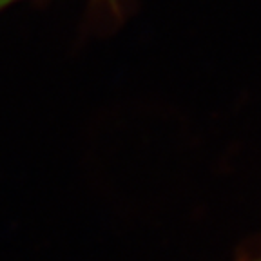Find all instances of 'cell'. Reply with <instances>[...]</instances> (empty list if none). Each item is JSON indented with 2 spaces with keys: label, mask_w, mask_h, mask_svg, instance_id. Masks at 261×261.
I'll return each mask as SVG.
<instances>
[{
  "label": "cell",
  "mask_w": 261,
  "mask_h": 261,
  "mask_svg": "<svg viewBox=\"0 0 261 261\" xmlns=\"http://www.w3.org/2000/svg\"><path fill=\"white\" fill-rule=\"evenodd\" d=\"M240 261H261V254H259V256H250V257H245V259H240Z\"/></svg>",
  "instance_id": "3957f363"
},
{
  "label": "cell",
  "mask_w": 261,
  "mask_h": 261,
  "mask_svg": "<svg viewBox=\"0 0 261 261\" xmlns=\"http://www.w3.org/2000/svg\"><path fill=\"white\" fill-rule=\"evenodd\" d=\"M16 2H20V0H0V13L4 11V9H8L9 6L16 4Z\"/></svg>",
  "instance_id": "6da1fadb"
},
{
  "label": "cell",
  "mask_w": 261,
  "mask_h": 261,
  "mask_svg": "<svg viewBox=\"0 0 261 261\" xmlns=\"http://www.w3.org/2000/svg\"><path fill=\"white\" fill-rule=\"evenodd\" d=\"M96 2H100L103 6H111V8H114V6L118 4V0H96Z\"/></svg>",
  "instance_id": "7a4b0ae2"
}]
</instances>
